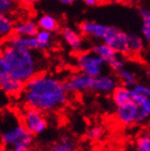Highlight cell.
<instances>
[{
    "label": "cell",
    "instance_id": "836d02e7",
    "mask_svg": "<svg viewBox=\"0 0 150 151\" xmlns=\"http://www.w3.org/2000/svg\"><path fill=\"white\" fill-rule=\"evenodd\" d=\"M24 151H38V150H35V149L32 148V147H28V148H26Z\"/></svg>",
    "mask_w": 150,
    "mask_h": 151
},
{
    "label": "cell",
    "instance_id": "9a60e30c",
    "mask_svg": "<svg viewBox=\"0 0 150 151\" xmlns=\"http://www.w3.org/2000/svg\"><path fill=\"white\" fill-rule=\"evenodd\" d=\"M25 84L13 77H8L2 84L0 85V90L3 91L8 96H18L24 91Z\"/></svg>",
    "mask_w": 150,
    "mask_h": 151
},
{
    "label": "cell",
    "instance_id": "9c48e42d",
    "mask_svg": "<svg viewBox=\"0 0 150 151\" xmlns=\"http://www.w3.org/2000/svg\"><path fill=\"white\" fill-rule=\"evenodd\" d=\"M132 101L138 105L141 111L150 116V87L146 85L135 84L131 87Z\"/></svg>",
    "mask_w": 150,
    "mask_h": 151
},
{
    "label": "cell",
    "instance_id": "8fae6325",
    "mask_svg": "<svg viewBox=\"0 0 150 151\" xmlns=\"http://www.w3.org/2000/svg\"><path fill=\"white\" fill-rule=\"evenodd\" d=\"M118 86L117 78L110 75H99L93 77L92 91L102 93V94H108L112 93V90Z\"/></svg>",
    "mask_w": 150,
    "mask_h": 151
},
{
    "label": "cell",
    "instance_id": "6da1fadb",
    "mask_svg": "<svg viewBox=\"0 0 150 151\" xmlns=\"http://www.w3.org/2000/svg\"><path fill=\"white\" fill-rule=\"evenodd\" d=\"M20 99L25 107L46 114L63 107L68 102V92L60 79L47 73H39L25 83Z\"/></svg>",
    "mask_w": 150,
    "mask_h": 151
},
{
    "label": "cell",
    "instance_id": "ac0fdd59",
    "mask_svg": "<svg viewBox=\"0 0 150 151\" xmlns=\"http://www.w3.org/2000/svg\"><path fill=\"white\" fill-rule=\"evenodd\" d=\"M15 23L8 14L0 15V42H4L13 35Z\"/></svg>",
    "mask_w": 150,
    "mask_h": 151
},
{
    "label": "cell",
    "instance_id": "4dcf8cb0",
    "mask_svg": "<svg viewBox=\"0 0 150 151\" xmlns=\"http://www.w3.org/2000/svg\"><path fill=\"white\" fill-rule=\"evenodd\" d=\"M35 1H38V0H15V2L22 3L24 6H30L32 3H35Z\"/></svg>",
    "mask_w": 150,
    "mask_h": 151
},
{
    "label": "cell",
    "instance_id": "4316f807",
    "mask_svg": "<svg viewBox=\"0 0 150 151\" xmlns=\"http://www.w3.org/2000/svg\"><path fill=\"white\" fill-rule=\"evenodd\" d=\"M15 0H0V15L9 14L14 9Z\"/></svg>",
    "mask_w": 150,
    "mask_h": 151
},
{
    "label": "cell",
    "instance_id": "e575fe53",
    "mask_svg": "<svg viewBox=\"0 0 150 151\" xmlns=\"http://www.w3.org/2000/svg\"><path fill=\"white\" fill-rule=\"evenodd\" d=\"M0 151H11V149H8V148H0Z\"/></svg>",
    "mask_w": 150,
    "mask_h": 151
},
{
    "label": "cell",
    "instance_id": "2e32d148",
    "mask_svg": "<svg viewBox=\"0 0 150 151\" xmlns=\"http://www.w3.org/2000/svg\"><path fill=\"white\" fill-rule=\"evenodd\" d=\"M38 28L41 30H45L48 32H56L59 29V23H58L57 18L50 14H43L37 20Z\"/></svg>",
    "mask_w": 150,
    "mask_h": 151
},
{
    "label": "cell",
    "instance_id": "7402d4cb",
    "mask_svg": "<svg viewBox=\"0 0 150 151\" xmlns=\"http://www.w3.org/2000/svg\"><path fill=\"white\" fill-rule=\"evenodd\" d=\"M138 14L143 20L141 25V33L144 35L145 40L150 43V10L149 9H139Z\"/></svg>",
    "mask_w": 150,
    "mask_h": 151
},
{
    "label": "cell",
    "instance_id": "d4e9b609",
    "mask_svg": "<svg viewBox=\"0 0 150 151\" xmlns=\"http://www.w3.org/2000/svg\"><path fill=\"white\" fill-rule=\"evenodd\" d=\"M129 47H130L131 54H139L144 50V41L137 35L129 33Z\"/></svg>",
    "mask_w": 150,
    "mask_h": 151
},
{
    "label": "cell",
    "instance_id": "ffe728a7",
    "mask_svg": "<svg viewBox=\"0 0 150 151\" xmlns=\"http://www.w3.org/2000/svg\"><path fill=\"white\" fill-rule=\"evenodd\" d=\"M35 40L38 42V47L39 50H47L53 47L54 40H53L52 32L45 31V30L39 29L35 35Z\"/></svg>",
    "mask_w": 150,
    "mask_h": 151
},
{
    "label": "cell",
    "instance_id": "52a82bcc",
    "mask_svg": "<svg viewBox=\"0 0 150 151\" xmlns=\"http://www.w3.org/2000/svg\"><path fill=\"white\" fill-rule=\"evenodd\" d=\"M102 40L104 43L110 45L118 55L130 56L129 47V35L121 31L115 26H107V30Z\"/></svg>",
    "mask_w": 150,
    "mask_h": 151
},
{
    "label": "cell",
    "instance_id": "30bf717a",
    "mask_svg": "<svg viewBox=\"0 0 150 151\" xmlns=\"http://www.w3.org/2000/svg\"><path fill=\"white\" fill-rule=\"evenodd\" d=\"M79 32L81 35H87L90 38L94 39H103V37L106 33L107 26L100 24L94 20H85L79 24Z\"/></svg>",
    "mask_w": 150,
    "mask_h": 151
},
{
    "label": "cell",
    "instance_id": "603a6c76",
    "mask_svg": "<svg viewBox=\"0 0 150 151\" xmlns=\"http://www.w3.org/2000/svg\"><path fill=\"white\" fill-rule=\"evenodd\" d=\"M117 74V77L120 81H121V84L125 87H133L134 85L136 84V76L134 73L130 72L129 70H125V69H120L116 72Z\"/></svg>",
    "mask_w": 150,
    "mask_h": 151
},
{
    "label": "cell",
    "instance_id": "3957f363",
    "mask_svg": "<svg viewBox=\"0 0 150 151\" xmlns=\"http://www.w3.org/2000/svg\"><path fill=\"white\" fill-rule=\"evenodd\" d=\"M33 142V135L12 111H0V144L8 149L28 148Z\"/></svg>",
    "mask_w": 150,
    "mask_h": 151
},
{
    "label": "cell",
    "instance_id": "484cf974",
    "mask_svg": "<svg viewBox=\"0 0 150 151\" xmlns=\"http://www.w3.org/2000/svg\"><path fill=\"white\" fill-rule=\"evenodd\" d=\"M104 130L101 127H91L87 130L86 136L90 140H99L103 137Z\"/></svg>",
    "mask_w": 150,
    "mask_h": 151
},
{
    "label": "cell",
    "instance_id": "4fadbf2b",
    "mask_svg": "<svg viewBox=\"0 0 150 151\" xmlns=\"http://www.w3.org/2000/svg\"><path fill=\"white\" fill-rule=\"evenodd\" d=\"M4 45L16 48H26L30 50H39L38 42L35 37H17L11 35L9 39L4 41Z\"/></svg>",
    "mask_w": 150,
    "mask_h": 151
},
{
    "label": "cell",
    "instance_id": "8d00e7d4",
    "mask_svg": "<svg viewBox=\"0 0 150 151\" xmlns=\"http://www.w3.org/2000/svg\"><path fill=\"white\" fill-rule=\"evenodd\" d=\"M44 151H53V150H44Z\"/></svg>",
    "mask_w": 150,
    "mask_h": 151
},
{
    "label": "cell",
    "instance_id": "cb8c5ba5",
    "mask_svg": "<svg viewBox=\"0 0 150 151\" xmlns=\"http://www.w3.org/2000/svg\"><path fill=\"white\" fill-rule=\"evenodd\" d=\"M53 151H75L76 144L73 139L69 137H62L57 142L54 144L52 148Z\"/></svg>",
    "mask_w": 150,
    "mask_h": 151
},
{
    "label": "cell",
    "instance_id": "5b68a950",
    "mask_svg": "<svg viewBox=\"0 0 150 151\" xmlns=\"http://www.w3.org/2000/svg\"><path fill=\"white\" fill-rule=\"evenodd\" d=\"M105 63L106 62L103 59L94 55L92 52H81L76 56V65L79 72L91 77L101 75Z\"/></svg>",
    "mask_w": 150,
    "mask_h": 151
},
{
    "label": "cell",
    "instance_id": "d6a6232c",
    "mask_svg": "<svg viewBox=\"0 0 150 151\" xmlns=\"http://www.w3.org/2000/svg\"><path fill=\"white\" fill-rule=\"evenodd\" d=\"M105 2H110V3H118V2H121L123 0H104Z\"/></svg>",
    "mask_w": 150,
    "mask_h": 151
},
{
    "label": "cell",
    "instance_id": "44dd1931",
    "mask_svg": "<svg viewBox=\"0 0 150 151\" xmlns=\"http://www.w3.org/2000/svg\"><path fill=\"white\" fill-rule=\"evenodd\" d=\"M135 151H150V129H145L137 135Z\"/></svg>",
    "mask_w": 150,
    "mask_h": 151
},
{
    "label": "cell",
    "instance_id": "277c9868",
    "mask_svg": "<svg viewBox=\"0 0 150 151\" xmlns=\"http://www.w3.org/2000/svg\"><path fill=\"white\" fill-rule=\"evenodd\" d=\"M116 120L122 125L143 124L150 119V116L141 111L139 106L132 100L124 104L118 105L115 111Z\"/></svg>",
    "mask_w": 150,
    "mask_h": 151
},
{
    "label": "cell",
    "instance_id": "7a4b0ae2",
    "mask_svg": "<svg viewBox=\"0 0 150 151\" xmlns=\"http://www.w3.org/2000/svg\"><path fill=\"white\" fill-rule=\"evenodd\" d=\"M0 54L8 64L10 76L24 84L41 72V56L37 50L10 47L3 44Z\"/></svg>",
    "mask_w": 150,
    "mask_h": 151
},
{
    "label": "cell",
    "instance_id": "f546056e",
    "mask_svg": "<svg viewBox=\"0 0 150 151\" xmlns=\"http://www.w3.org/2000/svg\"><path fill=\"white\" fill-rule=\"evenodd\" d=\"M83 1L86 3L87 6H100L102 2H104V0H83Z\"/></svg>",
    "mask_w": 150,
    "mask_h": 151
},
{
    "label": "cell",
    "instance_id": "83f0119b",
    "mask_svg": "<svg viewBox=\"0 0 150 151\" xmlns=\"http://www.w3.org/2000/svg\"><path fill=\"white\" fill-rule=\"evenodd\" d=\"M8 77H10L8 64H6V60H4V58L2 57V55L0 54V85L2 84Z\"/></svg>",
    "mask_w": 150,
    "mask_h": 151
},
{
    "label": "cell",
    "instance_id": "ba28073f",
    "mask_svg": "<svg viewBox=\"0 0 150 151\" xmlns=\"http://www.w3.org/2000/svg\"><path fill=\"white\" fill-rule=\"evenodd\" d=\"M62 83L68 93L87 92V91H92L93 77L81 72H78L68 77Z\"/></svg>",
    "mask_w": 150,
    "mask_h": 151
},
{
    "label": "cell",
    "instance_id": "d590c367",
    "mask_svg": "<svg viewBox=\"0 0 150 151\" xmlns=\"http://www.w3.org/2000/svg\"><path fill=\"white\" fill-rule=\"evenodd\" d=\"M102 151H118V150H112V149H107V150H102Z\"/></svg>",
    "mask_w": 150,
    "mask_h": 151
},
{
    "label": "cell",
    "instance_id": "8992f818",
    "mask_svg": "<svg viewBox=\"0 0 150 151\" xmlns=\"http://www.w3.org/2000/svg\"><path fill=\"white\" fill-rule=\"evenodd\" d=\"M20 121L33 136L43 133L48 127L45 115L35 108H24V111L20 114Z\"/></svg>",
    "mask_w": 150,
    "mask_h": 151
},
{
    "label": "cell",
    "instance_id": "e0dca14e",
    "mask_svg": "<svg viewBox=\"0 0 150 151\" xmlns=\"http://www.w3.org/2000/svg\"><path fill=\"white\" fill-rule=\"evenodd\" d=\"M91 52L97 55L98 57L103 59L106 63H108L110 60H112L114 58H116L118 54L112 50L110 45H107L105 43H100V44H95L93 45L92 48H91Z\"/></svg>",
    "mask_w": 150,
    "mask_h": 151
},
{
    "label": "cell",
    "instance_id": "d6986e66",
    "mask_svg": "<svg viewBox=\"0 0 150 151\" xmlns=\"http://www.w3.org/2000/svg\"><path fill=\"white\" fill-rule=\"evenodd\" d=\"M112 102H114V104H115L116 106L124 104V103L131 101V100H132L131 88L125 87V86H123V85H121V86H117L112 92Z\"/></svg>",
    "mask_w": 150,
    "mask_h": 151
},
{
    "label": "cell",
    "instance_id": "1f68e13d",
    "mask_svg": "<svg viewBox=\"0 0 150 151\" xmlns=\"http://www.w3.org/2000/svg\"><path fill=\"white\" fill-rule=\"evenodd\" d=\"M61 3H63V4H71V3H73V1L74 0H59Z\"/></svg>",
    "mask_w": 150,
    "mask_h": 151
},
{
    "label": "cell",
    "instance_id": "f1b7e54d",
    "mask_svg": "<svg viewBox=\"0 0 150 151\" xmlns=\"http://www.w3.org/2000/svg\"><path fill=\"white\" fill-rule=\"evenodd\" d=\"M107 64L110 65L112 70H114L115 72H117L118 70H120V69H123V68H124V60H123V59H121V58H119L118 56H117L116 58H114L112 60H110Z\"/></svg>",
    "mask_w": 150,
    "mask_h": 151
},
{
    "label": "cell",
    "instance_id": "7c38bea8",
    "mask_svg": "<svg viewBox=\"0 0 150 151\" xmlns=\"http://www.w3.org/2000/svg\"><path fill=\"white\" fill-rule=\"evenodd\" d=\"M61 35L63 38L64 42L68 44V46L75 52H81L84 47V40L79 32L76 30L70 28V27H64L61 30Z\"/></svg>",
    "mask_w": 150,
    "mask_h": 151
},
{
    "label": "cell",
    "instance_id": "5bb4252c",
    "mask_svg": "<svg viewBox=\"0 0 150 151\" xmlns=\"http://www.w3.org/2000/svg\"><path fill=\"white\" fill-rule=\"evenodd\" d=\"M38 30H39V28H38L37 22H35V20H20V22L15 24L13 35H17V37H35Z\"/></svg>",
    "mask_w": 150,
    "mask_h": 151
}]
</instances>
